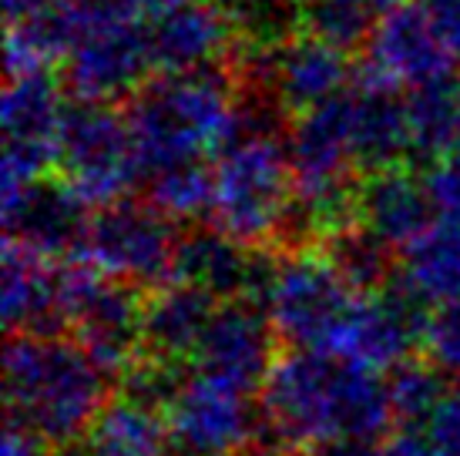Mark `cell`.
<instances>
[{"mask_svg": "<svg viewBox=\"0 0 460 456\" xmlns=\"http://www.w3.org/2000/svg\"><path fill=\"white\" fill-rule=\"evenodd\" d=\"M266 426L289 446L376 440L394 409L386 380L320 349H293L276 359L262 386Z\"/></svg>", "mask_w": 460, "mask_h": 456, "instance_id": "6da1fadb", "label": "cell"}, {"mask_svg": "<svg viewBox=\"0 0 460 456\" xmlns=\"http://www.w3.org/2000/svg\"><path fill=\"white\" fill-rule=\"evenodd\" d=\"M4 393L11 423L40 443L67 446L88 436L108 403V373L77 339L13 336L4 353Z\"/></svg>", "mask_w": 460, "mask_h": 456, "instance_id": "7a4b0ae2", "label": "cell"}, {"mask_svg": "<svg viewBox=\"0 0 460 456\" xmlns=\"http://www.w3.org/2000/svg\"><path fill=\"white\" fill-rule=\"evenodd\" d=\"M232 101L235 81L226 64L152 77L125 108L138 178L202 154L222 158L232 135Z\"/></svg>", "mask_w": 460, "mask_h": 456, "instance_id": "3957f363", "label": "cell"}, {"mask_svg": "<svg viewBox=\"0 0 460 456\" xmlns=\"http://www.w3.org/2000/svg\"><path fill=\"white\" fill-rule=\"evenodd\" d=\"M293 202V175L282 141L239 145L218 158L212 222L239 245L269 252Z\"/></svg>", "mask_w": 460, "mask_h": 456, "instance_id": "277c9868", "label": "cell"}, {"mask_svg": "<svg viewBox=\"0 0 460 456\" xmlns=\"http://www.w3.org/2000/svg\"><path fill=\"white\" fill-rule=\"evenodd\" d=\"M54 145L67 189L98 212L125 202L131 181H138L128 121L125 111H115L111 104L71 98L61 111Z\"/></svg>", "mask_w": 460, "mask_h": 456, "instance_id": "5b68a950", "label": "cell"}, {"mask_svg": "<svg viewBox=\"0 0 460 456\" xmlns=\"http://www.w3.org/2000/svg\"><path fill=\"white\" fill-rule=\"evenodd\" d=\"M353 299V289L336 276L320 249L276 252L262 312L282 342L296 349H326Z\"/></svg>", "mask_w": 460, "mask_h": 456, "instance_id": "8992f818", "label": "cell"}, {"mask_svg": "<svg viewBox=\"0 0 460 456\" xmlns=\"http://www.w3.org/2000/svg\"><path fill=\"white\" fill-rule=\"evenodd\" d=\"M175 228L152 205L118 202L91 215L88 235L81 245V262L125 285H158L172 279L175 262Z\"/></svg>", "mask_w": 460, "mask_h": 456, "instance_id": "52a82bcc", "label": "cell"}, {"mask_svg": "<svg viewBox=\"0 0 460 456\" xmlns=\"http://www.w3.org/2000/svg\"><path fill=\"white\" fill-rule=\"evenodd\" d=\"M427 319V305L394 276L384 292L353 299L349 312L320 353H330L370 373L396 369L407 363L413 339H423Z\"/></svg>", "mask_w": 460, "mask_h": 456, "instance_id": "ba28073f", "label": "cell"}, {"mask_svg": "<svg viewBox=\"0 0 460 456\" xmlns=\"http://www.w3.org/2000/svg\"><path fill=\"white\" fill-rule=\"evenodd\" d=\"M165 413L172 440L189 456H239L256 436L249 396L202 373L181 382Z\"/></svg>", "mask_w": 460, "mask_h": 456, "instance_id": "9c48e42d", "label": "cell"}, {"mask_svg": "<svg viewBox=\"0 0 460 456\" xmlns=\"http://www.w3.org/2000/svg\"><path fill=\"white\" fill-rule=\"evenodd\" d=\"M88 205L67 189V181L44 178L38 185L4 195V232L7 245L40 262H71L81 255L91 218Z\"/></svg>", "mask_w": 460, "mask_h": 456, "instance_id": "30bf717a", "label": "cell"}, {"mask_svg": "<svg viewBox=\"0 0 460 456\" xmlns=\"http://www.w3.org/2000/svg\"><path fill=\"white\" fill-rule=\"evenodd\" d=\"M272 268H276V255L252 252L212 225L192 228L179 239L172 282L192 285L212 299L262 305Z\"/></svg>", "mask_w": 460, "mask_h": 456, "instance_id": "8fae6325", "label": "cell"}, {"mask_svg": "<svg viewBox=\"0 0 460 456\" xmlns=\"http://www.w3.org/2000/svg\"><path fill=\"white\" fill-rule=\"evenodd\" d=\"M272 336H276V329L256 303L218 305L202 346L195 353L199 373L208 380L226 382L245 396L252 390H262L272 366H276Z\"/></svg>", "mask_w": 460, "mask_h": 456, "instance_id": "7c38bea8", "label": "cell"}, {"mask_svg": "<svg viewBox=\"0 0 460 456\" xmlns=\"http://www.w3.org/2000/svg\"><path fill=\"white\" fill-rule=\"evenodd\" d=\"M145 27H98L67 54L65 84L75 101L111 104L135 98L152 77Z\"/></svg>", "mask_w": 460, "mask_h": 456, "instance_id": "4fadbf2b", "label": "cell"}, {"mask_svg": "<svg viewBox=\"0 0 460 456\" xmlns=\"http://www.w3.org/2000/svg\"><path fill=\"white\" fill-rule=\"evenodd\" d=\"M367 67L396 84V88H423L447 81L454 67V54L440 40L437 27L420 4L403 0L396 11L376 21L373 38L367 44Z\"/></svg>", "mask_w": 460, "mask_h": 456, "instance_id": "5bb4252c", "label": "cell"}, {"mask_svg": "<svg viewBox=\"0 0 460 456\" xmlns=\"http://www.w3.org/2000/svg\"><path fill=\"white\" fill-rule=\"evenodd\" d=\"M349 148L359 175L403 168V158L413 154L407 98L367 64L357 67L349 88Z\"/></svg>", "mask_w": 460, "mask_h": 456, "instance_id": "9a60e30c", "label": "cell"}, {"mask_svg": "<svg viewBox=\"0 0 460 456\" xmlns=\"http://www.w3.org/2000/svg\"><path fill=\"white\" fill-rule=\"evenodd\" d=\"M145 40L152 71L172 77L222 64L235 44V31L218 0H181L179 7L145 24Z\"/></svg>", "mask_w": 460, "mask_h": 456, "instance_id": "2e32d148", "label": "cell"}, {"mask_svg": "<svg viewBox=\"0 0 460 456\" xmlns=\"http://www.w3.org/2000/svg\"><path fill=\"white\" fill-rule=\"evenodd\" d=\"M141 312H145V299L138 295V289L108 279L77 309L71 329L77 346L102 366V373L125 380L145 359Z\"/></svg>", "mask_w": 460, "mask_h": 456, "instance_id": "e0dca14e", "label": "cell"}, {"mask_svg": "<svg viewBox=\"0 0 460 456\" xmlns=\"http://www.w3.org/2000/svg\"><path fill=\"white\" fill-rule=\"evenodd\" d=\"M434 212L427 185L410 168H390L357 181V222L390 249H410L427 235L437 225Z\"/></svg>", "mask_w": 460, "mask_h": 456, "instance_id": "ac0fdd59", "label": "cell"}, {"mask_svg": "<svg viewBox=\"0 0 460 456\" xmlns=\"http://www.w3.org/2000/svg\"><path fill=\"white\" fill-rule=\"evenodd\" d=\"M0 305L4 326L17 336H58L67 326L61 262H40L4 241Z\"/></svg>", "mask_w": 460, "mask_h": 456, "instance_id": "d6986e66", "label": "cell"}, {"mask_svg": "<svg viewBox=\"0 0 460 456\" xmlns=\"http://www.w3.org/2000/svg\"><path fill=\"white\" fill-rule=\"evenodd\" d=\"M212 316H216V299L192 285L172 282L165 289H155L145 299V312H141L145 355L179 366L181 359L199 353Z\"/></svg>", "mask_w": 460, "mask_h": 456, "instance_id": "ffe728a7", "label": "cell"}, {"mask_svg": "<svg viewBox=\"0 0 460 456\" xmlns=\"http://www.w3.org/2000/svg\"><path fill=\"white\" fill-rule=\"evenodd\" d=\"M272 77H276V94L282 98V104L293 111V118H299L349 91L346 88L349 61L330 44L296 34L276 48Z\"/></svg>", "mask_w": 460, "mask_h": 456, "instance_id": "44dd1931", "label": "cell"}, {"mask_svg": "<svg viewBox=\"0 0 460 456\" xmlns=\"http://www.w3.org/2000/svg\"><path fill=\"white\" fill-rule=\"evenodd\" d=\"M168 419L162 409L118 396L102 409L84 436V456H165Z\"/></svg>", "mask_w": 460, "mask_h": 456, "instance_id": "7402d4cb", "label": "cell"}, {"mask_svg": "<svg viewBox=\"0 0 460 456\" xmlns=\"http://www.w3.org/2000/svg\"><path fill=\"white\" fill-rule=\"evenodd\" d=\"M396 279L423 305H440L460 295V225L437 222L427 235L403 249Z\"/></svg>", "mask_w": 460, "mask_h": 456, "instance_id": "603a6c76", "label": "cell"}, {"mask_svg": "<svg viewBox=\"0 0 460 456\" xmlns=\"http://www.w3.org/2000/svg\"><path fill=\"white\" fill-rule=\"evenodd\" d=\"M320 252L336 268V276L353 289V295H373L384 292L394 282V249L384 239H376L370 228L359 222L330 232L320 241Z\"/></svg>", "mask_w": 460, "mask_h": 456, "instance_id": "cb8c5ba5", "label": "cell"}, {"mask_svg": "<svg viewBox=\"0 0 460 456\" xmlns=\"http://www.w3.org/2000/svg\"><path fill=\"white\" fill-rule=\"evenodd\" d=\"M4 141H54L61 121V88L48 71L7 77L4 88Z\"/></svg>", "mask_w": 460, "mask_h": 456, "instance_id": "d4e9b609", "label": "cell"}, {"mask_svg": "<svg viewBox=\"0 0 460 456\" xmlns=\"http://www.w3.org/2000/svg\"><path fill=\"white\" fill-rule=\"evenodd\" d=\"M410 148L420 162H440L460 135V88L454 77L410 91Z\"/></svg>", "mask_w": 460, "mask_h": 456, "instance_id": "484cf974", "label": "cell"}, {"mask_svg": "<svg viewBox=\"0 0 460 456\" xmlns=\"http://www.w3.org/2000/svg\"><path fill=\"white\" fill-rule=\"evenodd\" d=\"M145 181V198L158 215L172 218H199L212 215L216 205V168H208L202 158L195 162H179L168 165L155 175L141 178Z\"/></svg>", "mask_w": 460, "mask_h": 456, "instance_id": "4316f807", "label": "cell"}, {"mask_svg": "<svg viewBox=\"0 0 460 456\" xmlns=\"http://www.w3.org/2000/svg\"><path fill=\"white\" fill-rule=\"evenodd\" d=\"M373 17L349 0H303L299 4V34L316 38L336 51H359L373 38Z\"/></svg>", "mask_w": 460, "mask_h": 456, "instance_id": "83f0119b", "label": "cell"}, {"mask_svg": "<svg viewBox=\"0 0 460 456\" xmlns=\"http://www.w3.org/2000/svg\"><path fill=\"white\" fill-rule=\"evenodd\" d=\"M394 419L403 423H430L437 406L444 403V380L430 363H403L386 380Z\"/></svg>", "mask_w": 460, "mask_h": 456, "instance_id": "f1b7e54d", "label": "cell"}, {"mask_svg": "<svg viewBox=\"0 0 460 456\" xmlns=\"http://www.w3.org/2000/svg\"><path fill=\"white\" fill-rule=\"evenodd\" d=\"M423 349L437 373L460 380V295L430 312L423 326Z\"/></svg>", "mask_w": 460, "mask_h": 456, "instance_id": "f546056e", "label": "cell"}, {"mask_svg": "<svg viewBox=\"0 0 460 456\" xmlns=\"http://www.w3.org/2000/svg\"><path fill=\"white\" fill-rule=\"evenodd\" d=\"M423 185L444 222H460V154H447L434 162L423 175Z\"/></svg>", "mask_w": 460, "mask_h": 456, "instance_id": "4dcf8cb0", "label": "cell"}, {"mask_svg": "<svg viewBox=\"0 0 460 456\" xmlns=\"http://www.w3.org/2000/svg\"><path fill=\"white\" fill-rule=\"evenodd\" d=\"M427 440L437 456H460V390L444 396L437 413L427 423Z\"/></svg>", "mask_w": 460, "mask_h": 456, "instance_id": "1f68e13d", "label": "cell"}, {"mask_svg": "<svg viewBox=\"0 0 460 456\" xmlns=\"http://www.w3.org/2000/svg\"><path fill=\"white\" fill-rule=\"evenodd\" d=\"M417 4L427 11L440 40L447 44V51L460 57V0H417Z\"/></svg>", "mask_w": 460, "mask_h": 456, "instance_id": "d6a6232c", "label": "cell"}, {"mask_svg": "<svg viewBox=\"0 0 460 456\" xmlns=\"http://www.w3.org/2000/svg\"><path fill=\"white\" fill-rule=\"evenodd\" d=\"M0 456H44V443H40L34 433L21 430V426H7L4 433V446H0Z\"/></svg>", "mask_w": 460, "mask_h": 456, "instance_id": "836d02e7", "label": "cell"}, {"mask_svg": "<svg viewBox=\"0 0 460 456\" xmlns=\"http://www.w3.org/2000/svg\"><path fill=\"white\" fill-rule=\"evenodd\" d=\"M306 456H386V446H380L376 440H349V443L316 446Z\"/></svg>", "mask_w": 460, "mask_h": 456, "instance_id": "e575fe53", "label": "cell"}, {"mask_svg": "<svg viewBox=\"0 0 460 456\" xmlns=\"http://www.w3.org/2000/svg\"><path fill=\"white\" fill-rule=\"evenodd\" d=\"M386 446V456H437V450L430 446V440H420L413 433H403V436H394Z\"/></svg>", "mask_w": 460, "mask_h": 456, "instance_id": "d590c367", "label": "cell"}, {"mask_svg": "<svg viewBox=\"0 0 460 456\" xmlns=\"http://www.w3.org/2000/svg\"><path fill=\"white\" fill-rule=\"evenodd\" d=\"M349 4H357L359 11H367L370 17H386V13L396 11L403 0H349Z\"/></svg>", "mask_w": 460, "mask_h": 456, "instance_id": "8d00e7d4", "label": "cell"}, {"mask_svg": "<svg viewBox=\"0 0 460 456\" xmlns=\"http://www.w3.org/2000/svg\"><path fill=\"white\" fill-rule=\"evenodd\" d=\"M239 456H276V453H269V450H256V453H239Z\"/></svg>", "mask_w": 460, "mask_h": 456, "instance_id": "74e56055", "label": "cell"}, {"mask_svg": "<svg viewBox=\"0 0 460 456\" xmlns=\"http://www.w3.org/2000/svg\"><path fill=\"white\" fill-rule=\"evenodd\" d=\"M289 4H303V0H289Z\"/></svg>", "mask_w": 460, "mask_h": 456, "instance_id": "f35d334b", "label": "cell"}, {"mask_svg": "<svg viewBox=\"0 0 460 456\" xmlns=\"http://www.w3.org/2000/svg\"><path fill=\"white\" fill-rule=\"evenodd\" d=\"M457 148H460V135H457Z\"/></svg>", "mask_w": 460, "mask_h": 456, "instance_id": "ab89813d", "label": "cell"}]
</instances>
